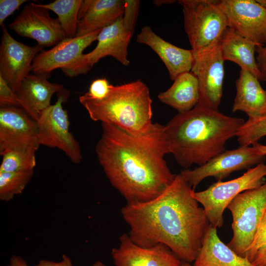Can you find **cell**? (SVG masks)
<instances>
[{
	"label": "cell",
	"instance_id": "cell-15",
	"mask_svg": "<svg viewBox=\"0 0 266 266\" xmlns=\"http://www.w3.org/2000/svg\"><path fill=\"white\" fill-rule=\"evenodd\" d=\"M0 46V75L12 90L18 91L24 78L30 74L35 57L44 47L36 44L30 46L15 39L4 24L1 26Z\"/></svg>",
	"mask_w": 266,
	"mask_h": 266
},
{
	"label": "cell",
	"instance_id": "cell-2",
	"mask_svg": "<svg viewBox=\"0 0 266 266\" xmlns=\"http://www.w3.org/2000/svg\"><path fill=\"white\" fill-rule=\"evenodd\" d=\"M96 146L98 161L111 185L127 203L149 201L172 183L164 159L168 154L164 126L154 123L146 134L135 136L111 124L101 123Z\"/></svg>",
	"mask_w": 266,
	"mask_h": 266
},
{
	"label": "cell",
	"instance_id": "cell-28",
	"mask_svg": "<svg viewBox=\"0 0 266 266\" xmlns=\"http://www.w3.org/2000/svg\"><path fill=\"white\" fill-rule=\"evenodd\" d=\"M236 136L240 146H249L266 136V114L248 118L238 129Z\"/></svg>",
	"mask_w": 266,
	"mask_h": 266
},
{
	"label": "cell",
	"instance_id": "cell-8",
	"mask_svg": "<svg viewBox=\"0 0 266 266\" xmlns=\"http://www.w3.org/2000/svg\"><path fill=\"white\" fill-rule=\"evenodd\" d=\"M133 33L123 26L122 17L101 30L98 43L90 52L83 54L67 67L62 69L66 75L72 77L88 72L101 58L110 56L121 64L128 66V47Z\"/></svg>",
	"mask_w": 266,
	"mask_h": 266
},
{
	"label": "cell",
	"instance_id": "cell-27",
	"mask_svg": "<svg viewBox=\"0 0 266 266\" xmlns=\"http://www.w3.org/2000/svg\"><path fill=\"white\" fill-rule=\"evenodd\" d=\"M35 152L32 150H14L5 153L2 156L0 172L33 170L36 165Z\"/></svg>",
	"mask_w": 266,
	"mask_h": 266
},
{
	"label": "cell",
	"instance_id": "cell-39",
	"mask_svg": "<svg viewBox=\"0 0 266 266\" xmlns=\"http://www.w3.org/2000/svg\"><path fill=\"white\" fill-rule=\"evenodd\" d=\"M252 145L256 147L260 151L261 153L263 155H266V145H264L261 144L256 142L252 144Z\"/></svg>",
	"mask_w": 266,
	"mask_h": 266
},
{
	"label": "cell",
	"instance_id": "cell-34",
	"mask_svg": "<svg viewBox=\"0 0 266 266\" xmlns=\"http://www.w3.org/2000/svg\"><path fill=\"white\" fill-rule=\"evenodd\" d=\"M256 52L257 65L260 73L259 80L266 83V42L263 45L256 46Z\"/></svg>",
	"mask_w": 266,
	"mask_h": 266
},
{
	"label": "cell",
	"instance_id": "cell-1",
	"mask_svg": "<svg viewBox=\"0 0 266 266\" xmlns=\"http://www.w3.org/2000/svg\"><path fill=\"white\" fill-rule=\"evenodd\" d=\"M195 189L180 174L159 196L148 201L127 203L121 210L136 244H163L182 261L194 262L209 224L194 197Z\"/></svg>",
	"mask_w": 266,
	"mask_h": 266
},
{
	"label": "cell",
	"instance_id": "cell-9",
	"mask_svg": "<svg viewBox=\"0 0 266 266\" xmlns=\"http://www.w3.org/2000/svg\"><path fill=\"white\" fill-rule=\"evenodd\" d=\"M62 90L56 103L45 109L36 121L39 142L40 145L62 150L72 162L78 164L82 159L81 148L69 132L68 115L63 107L69 92L64 94Z\"/></svg>",
	"mask_w": 266,
	"mask_h": 266
},
{
	"label": "cell",
	"instance_id": "cell-33",
	"mask_svg": "<svg viewBox=\"0 0 266 266\" xmlns=\"http://www.w3.org/2000/svg\"><path fill=\"white\" fill-rule=\"evenodd\" d=\"M26 0H0V25L4 24V20L17 10Z\"/></svg>",
	"mask_w": 266,
	"mask_h": 266
},
{
	"label": "cell",
	"instance_id": "cell-42",
	"mask_svg": "<svg viewBox=\"0 0 266 266\" xmlns=\"http://www.w3.org/2000/svg\"><path fill=\"white\" fill-rule=\"evenodd\" d=\"M257 1L266 8V0H257Z\"/></svg>",
	"mask_w": 266,
	"mask_h": 266
},
{
	"label": "cell",
	"instance_id": "cell-26",
	"mask_svg": "<svg viewBox=\"0 0 266 266\" xmlns=\"http://www.w3.org/2000/svg\"><path fill=\"white\" fill-rule=\"evenodd\" d=\"M33 174V170L0 172V200L8 202L21 194Z\"/></svg>",
	"mask_w": 266,
	"mask_h": 266
},
{
	"label": "cell",
	"instance_id": "cell-23",
	"mask_svg": "<svg viewBox=\"0 0 266 266\" xmlns=\"http://www.w3.org/2000/svg\"><path fill=\"white\" fill-rule=\"evenodd\" d=\"M124 0H93L85 15L78 21L75 36L101 30L123 16Z\"/></svg>",
	"mask_w": 266,
	"mask_h": 266
},
{
	"label": "cell",
	"instance_id": "cell-17",
	"mask_svg": "<svg viewBox=\"0 0 266 266\" xmlns=\"http://www.w3.org/2000/svg\"><path fill=\"white\" fill-rule=\"evenodd\" d=\"M100 31L66 38L51 49L41 51L34 59L31 71L35 74L48 76L56 69L67 67L83 54L85 48L97 40Z\"/></svg>",
	"mask_w": 266,
	"mask_h": 266
},
{
	"label": "cell",
	"instance_id": "cell-44",
	"mask_svg": "<svg viewBox=\"0 0 266 266\" xmlns=\"http://www.w3.org/2000/svg\"></svg>",
	"mask_w": 266,
	"mask_h": 266
},
{
	"label": "cell",
	"instance_id": "cell-43",
	"mask_svg": "<svg viewBox=\"0 0 266 266\" xmlns=\"http://www.w3.org/2000/svg\"><path fill=\"white\" fill-rule=\"evenodd\" d=\"M180 266H193L190 263L182 261Z\"/></svg>",
	"mask_w": 266,
	"mask_h": 266
},
{
	"label": "cell",
	"instance_id": "cell-41",
	"mask_svg": "<svg viewBox=\"0 0 266 266\" xmlns=\"http://www.w3.org/2000/svg\"><path fill=\"white\" fill-rule=\"evenodd\" d=\"M92 266H106L105 264L100 261H96Z\"/></svg>",
	"mask_w": 266,
	"mask_h": 266
},
{
	"label": "cell",
	"instance_id": "cell-37",
	"mask_svg": "<svg viewBox=\"0 0 266 266\" xmlns=\"http://www.w3.org/2000/svg\"><path fill=\"white\" fill-rule=\"evenodd\" d=\"M6 266H29L26 261L18 256H12L10 260L9 264Z\"/></svg>",
	"mask_w": 266,
	"mask_h": 266
},
{
	"label": "cell",
	"instance_id": "cell-5",
	"mask_svg": "<svg viewBox=\"0 0 266 266\" xmlns=\"http://www.w3.org/2000/svg\"><path fill=\"white\" fill-rule=\"evenodd\" d=\"M178 1L182 6L184 27L194 53L205 52L218 45L229 27L218 0Z\"/></svg>",
	"mask_w": 266,
	"mask_h": 266
},
{
	"label": "cell",
	"instance_id": "cell-14",
	"mask_svg": "<svg viewBox=\"0 0 266 266\" xmlns=\"http://www.w3.org/2000/svg\"><path fill=\"white\" fill-rule=\"evenodd\" d=\"M194 53V52H193ZM191 72L197 77L201 105L218 110L223 94L224 62L219 44L208 51L194 54Z\"/></svg>",
	"mask_w": 266,
	"mask_h": 266
},
{
	"label": "cell",
	"instance_id": "cell-20",
	"mask_svg": "<svg viewBox=\"0 0 266 266\" xmlns=\"http://www.w3.org/2000/svg\"><path fill=\"white\" fill-rule=\"evenodd\" d=\"M217 228L207 227L200 250L193 266H254L246 258L237 255L219 238Z\"/></svg>",
	"mask_w": 266,
	"mask_h": 266
},
{
	"label": "cell",
	"instance_id": "cell-36",
	"mask_svg": "<svg viewBox=\"0 0 266 266\" xmlns=\"http://www.w3.org/2000/svg\"><path fill=\"white\" fill-rule=\"evenodd\" d=\"M251 263L254 266H266V246L256 253Z\"/></svg>",
	"mask_w": 266,
	"mask_h": 266
},
{
	"label": "cell",
	"instance_id": "cell-18",
	"mask_svg": "<svg viewBox=\"0 0 266 266\" xmlns=\"http://www.w3.org/2000/svg\"><path fill=\"white\" fill-rule=\"evenodd\" d=\"M136 41L150 47L166 66L172 80L181 73L191 71L194 59L193 51L176 46L158 35L149 26L143 27Z\"/></svg>",
	"mask_w": 266,
	"mask_h": 266
},
{
	"label": "cell",
	"instance_id": "cell-12",
	"mask_svg": "<svg viewBox=\"0 0 266 266\" xmlns=\"http://www.w3.org/2000/svg\"><path fill=\"white\" fill-rule=\"evenodd\" d=\"M218 4L225 14L229 28L254 43L266 42V8L257 0H221Z\"/></svg>",
	"mask_w": 266,
	"mask_h": 266
},
{
	"label": "cell",
	"instance_id": "cell-7",
	"mask_svg": "<svg viewBox=\"0 0 266 266\" xmlns=\"http://www.w3.org/2000/svg\"><path fill=\"white\" fill-rule=\"evenodd\" d=\"M227 208L232 215L233 231V238L227 245L245 257L266 211V183L239 194Z\"/></svg>",
	"mask_w": 266,
	"mask_h": 266
},
{
	"label": "cell",
	"instance_id": "cell-31",
	"mask_svg": "<svg viewBox=\"0 0 266 266\" xmlns=\"http://www.w3.org/2000/svg\"><path fill=\"white\" fill-rule=\"evenodd\" d=\"M0 106L22 107V102L17 93L14 92L0 75Z\"/></svg>",
	"mask_w": 266,
	"mask_h": 266
},
{
	"label": "cell",
	"instance_id": "cell-38",
	"mask_svg": "<svg viewBox=\"0 0 266 266\" xmlns=\"http://www.w3.org/2000/svg\"><path fill=\"white\" fill-rule=\"evenodd\" d=\"M93 0H83L78 13V21L80 20L85 15L89 9Z\"/></svg>",
	"mask_w": 266,
	"mask_h": 266
},
{
	"label": "cell",
	"instance_id": "cell-32",
	"mask_svg": "<svg viewBox=\"0 0 266 266\" xmlns=\"http://www.w3.org/2000/svg\"><path fill=\"white\" fill-rule=\"evenodd\" d=\"M110 85L105 78L96 79L90 84L87 94L94 99L102 100L108 94Z\"/></svg>",
	"mask_w": 266,
	"mask_h": 266
},
{
	"label": "cell",
	"instance_id": "cell-13",
	"mask_svg": "<svg viewBox=\"0 0 266 266\" xmlns=\"http://www.w3.org/2000/svg\"><path fill=\"white\" fill-rule=\"evenodd\" d=\"M9 28L43 47L54 46L67 38L58 19L52 18L48 9L33 2L25 5Z\"/></svg>",
	"mask_w": 266,
	"mask_h": 266
},
{
	"label": "cell",
	"instance_id": "cell-19",
	"mask_svg": "<svg viewBox=\"0 0 266 266\" xmlns=\"http://www.w3.org/2000/svg\"><path fill=\"white\" fill-rule=\"evenodd\" d=\"M47 76L29 74L17 92L22 107L36 121L41 114L51 104L52 96L63 90V85L51 83Z\"/></svg>",
	"mask_w": 266,
	"mask_h": 266
},
{
	"label": "cell",
	"instance_id": "cell-11",
	"mask_svg": "<svg viewBox=\"0 0 266 266\" xmlns=\"http://www.w3.org/2000/svg\"><path fill=\"white\" fill-rule=\"evenodd\" d=\"M37 122L23 109L0 107V154L14 150L36 151L40 146Z\"/></svg>",
	"mask_w": 266,
	"mask_h": 266
},
{
	"label": "cell",
	"instance_id": "cell-30",
	"mask_svg": "<svg viewBox=\"0 0 266 266\" xmlns=\"http://www.w3.org/2000/svg\"><path fill=\"white\" fill-rule=\"evenodd\" d=\"M139 5L138 0H125L123 24L125 28L132 33H133L137 22Z\"/></svg>",
	"mask_w": 266,
	"mask_h": 266
},
{
	"label": "cell",
	"instance_id": "cell-22",
	"mask_svg": "<svg viewBox=\"0 0 266 266\" xmlns=\"http://www.w3.org/2000/svg\"><path fill=\"white\" fill-rule=\"evenodd\" d=\"M224 60L230 61L259 80L260 73L255 56L256 45L228 27L219 44Z\"/></svg>",
	"mask_w": 266,
	"mask_h": 266
},
{
	"label": "cell",
	"instance_id": "cell-3",
	"mask_svg": "<svg viewBox=\"0 0 266 266\" xmlns=\"http://www.w3.org/2000/svg\"><path fill=\"white\" fill-rule=\"evenodd\" d=\"M244 122L198 103L164 126L168 153L185 169L193 164L202 166L226 150V142L236 136Z\"/></svg>",
	"mask_w": 266,
	"mask_h": 266
},
{
	"label": "cell",
	"instance_id": "cell-29",
	"mask_svg": "<svg viewBox=\"0 0 266 266\" xmlns=\"http://www.w3.org/2000/svg\"><path fill=\"white\" fill-rule=\"evenodd\" d=\"M266 246V211L259 225L254 239L246 253V257L251 262L256 253Z\"/></svg>",
	"mask_w": 266,
	"mask_h": 266
},
{
	"label": "cell",
	"instance_id": "cell-10",
	"mask_svg": "<svg viewBox=\"0 0 266 266\" xmlns=\"http://www.w3.org/2000/svg\"><path fill=\"white\" fill-rule=\"evenodd\" d=\"M266 156L253 145L240 146L235 149L225 150L204 165L193 169H184L180 174L195 189L207 177H213L217 181H222L234 171L249 169L263 163Z\"/></svg>",
	"mask_w": 266,
	"mask_h": 266
},
{
	"label": "cell",
	"instance_id": "cell-4",
	"mask_svg": "<svg viewBox=\"0 0 266 266\" xmlns=\"http://www.w3.org/2000/svg\"><path fill=\"white\" fill-rule=\"evenodd\" d=\"M79 100L92 120L111 124L133 136L146 134L154 124L149 90L139 80L117 86L111 84L108 94L102 100L94 99L86 93Z\"/></svg>",
	"mask_w": 266,
	"mask_h": 266
},
{
	"label": "cell",
	"instance_id": "cell-21",
	"mask_svg": "<svg viewBox=\"0 0 266 266\" xmlns=\"http://www.w3.org/2000/svg\"><path fill=\"white\" fill-rule=\"evenodd\" d=\"M236 95L232 111H241L248 118H256L266 114V90L259 80L249 71L240 69L235 81Z\"/></svg>",
	"mask_w": 266,
	"mask_h": 266
},
{
	"label": "cell",
	"instance_id": "cell-25",
	"mask_svg": "<svg viewBox=\"0 0 266 266\" xmlns=\"http://www.w3.org/2000/svg\"><path fill=\"white\" fill-rule=\"evenodd\" d=\"M83 0H55L47 4H39L55 13L67 38L75 36L78 22V13Z\"/></svg>",
	"mask_w": 266,
	"mask_h": 266
},
{
	"label": "cell",
	"instance_id": "cell-16",
	"mask_svg": "<svg viewBox=\"0 0 266 266\" xmlns=\"http://www.w3.org/2000/svg\"><path fill=\"white\" fill-rule=\"evenodd\" d=\"M111 255L115 266H180L182 261L166 246L143 247L134 243L127 233L119 237Z\"/></svg>",
	"mask_w": 266,
	"mask_h": 266
},
{
	"label": "cell",
	"instance_id": "cell-35",
	"mask_svg": "<svg viewBox=\"0 0 266 266\" xmlns=\"http://www.w3.org/2000/svg\"><path fill=\"white\" fill-rule=\"evenodd\" d=\"M35 266H73L70 258L66 255L62 256V260L59 262H55L46 260H40Z\"/></svg>",
	"mask_w": 266,
	"mask_h": 266
},
{
	"label": "cell",
	"instance_id": "cell-6",
	"mask_svg": "<svg viewBox=\"0 0 266 266\" xmlns=\"http://www.w3.org/2000/svg\"><path fill=\"white\" fill-rule=\"evenodd\" d=\"M266 176V164L262 163L236 178L217 181L203 191L195 192L194 196L203 206L209 223L220 228L223 224L224 212L231 202L239 194L265 184Z\"/></svg>",
	"mask_w": 266,
	"mask_h": 266
},
{
	"label": "cell",
	"instance_id": "cell-24",
	"mask_svg": "<svg viewBox=\"0 0 266 266\" xmlns=\"http://www.w3.org/2000/svg\"><path fill=\"white\" fill-rule=\"evenodd\" d=\"M173 81L167 90L159 94V100L177 110L178 113L190 110L199 102V87L197 77L191 71L186 72L179 75Z\"/></svg>",
	"mask_w": 266,
	"mask_h": 266
},
{
	"label": "cell",
	"instance_id": "cell-40",
	"mask_svg": "<svg viewBox=\"0 0 266 266\" xmlns=\"http://www.w3.org/2000/svg\"><path fill=\"white\" fill-rule=\"evenodd\" d=\"M175 1H176L175 0H154L153 3L156 5L159 6L164 4H171Z\"/></svg>",
	"mask_w": 266,
	"mask_h": 266
}]
</instances>
